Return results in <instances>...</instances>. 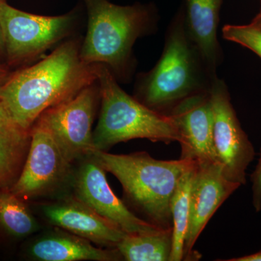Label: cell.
<instances>
[{"instance_id": "6da1fadb", "label": "cell", "mask_w": 261, "mask_h": 261, "mask_svg": "<svg viewBox=\"0 0 261 261\" xmlns=\"http://www.w3.org/2000/svg\"><path fill=\"white\" fill-rule=\"evenodd\" d=\"M81 44L62 43L42 61L11 73L0 87V102L17 126L30 130L44 111L97 82L99 64L81 59Z\"/></svg>"}, {"instance_id": "7a4b0ae2", "label": "cell", "mask_w": 261, "mask_h": 261, "mask_svg": "<svg viewBox=\"0 0 261 261\" xmlns=\"http://www.w3.org/2000/svg\"><path fill=\"white\" fill-rule=\"evenodd\" d=\"M216 77L190 37L181 8L168 27L159 61L139 77L134 97L168 115L187 98L208 92Z\"/></svg>"}, {"instance_id": "3957f363", "label": "cell", "mask_w": 261, "mask_h": 261, "mask_svg": "<svg viewBox=\"0 0 261 261\" xmlns=\"http://www.w3.org/2000/svg\"><path fill=\"white\" fill-rule=\"evenodd\" d=\"M92 153L121 183L123 201L134 214L157 227L172 228L171 198L180 178L196 161H162L147 152L115 154L94 149Z\"/></svg>"}, {"instance_id": "277c9868", "label": "cell", "mask_w": 261, "mask_h": 261, "mask_svg": "<svg viewBox=\"0 0 261 261\" xmlns=\"http://www.w3.org/2000/svg\"><path fill=\"white\" fill-rule=\"evenodd\" d=\"M88 14L81 59L106 65L115 76L126 79L134 66L132 49L137 39L152 34L157 13L149 5L122 6L108 0H84Z\"/></svg>"}, {"instance_id": "5b68a950", "label": "cell", "mask_w": 261, "mask_h": 261, "mask_svg": "<svg viewBox=\"0 0 261 261\" xmlns=\"http://www.w3.org/2000/svg\"><path fill=\"white\" fill-rule=\"evenodd\" d=\"M97 75L101 109L93 132L94 149L108 152L118 143L135 139L181 143V135L172 116L156 112L126 93L106 65H98Z\"/></svg>"}, {"instance_id": "8992f818", "label": "cell", "mask_w": 261, "mask_h": 261, "mask_svg": "<svg viewBox=\"0 0 261 261\" xmlns=\"http://www.w3.org/2000/svg\"><path fill=\"white\" fill-rule=\"evenodd\" d=\"M31 136L23 171L10 190L28 202L70 193L75 163L67 159L50 132L38 120L31 128Z\"/></svg>"}, {"instance_id": "52a82bcc", "label": "cell", "mask_w": 261, "mask_h": 261, "mask_svg": "<svg viewBox=\"0 0 261 261\" xmlns=\"http://www.w3.org/2000/svg\"><path fill=\"white\" fill-rule=\"evenodd\" d=\"M74 22V13L44 16L16 9L7 1L2 3L5 64L15 68L32 62L69 35Z\"/></svg>"}, {"instance_id": "ba28073f", "label": "cell", "mask_w": 261, "mask_h": 261, "mask_svg": "<svg viewBox=\"0 0 261 261\" xmlns=\"http://www.w3.org/2000/svg\"><path fill=\"white\" fill-rule=\"evenodd\" d=\"M99 102L100 92L96 82L74 97L49 108L37 119L71 163L78 162L94 149L92 124Z\"/></svg>"}, {"instance_id": "9c48e42d", "label": "cell", "mask_w": 261, "mask_h": 261, "mask_svg": "<svg viewBox=\"0 0 261 261\" xmlns=\"http://www.w3.org/2000/svg\"><path fill=\"white\" fill-rule=\"evenodd\" d=\"M214 111V145L218 161L226 178L244 185L247 168L255 152L242 128L226 84L216 77L210 91Z\"/></svg>"}, {"instance_id": "30bf717a", "label": "cell", "mask_w": 261, "mask_h": 261, "mask_svg": "<svg viewBox=\"0 0 261 261\" xmlns=\"http://www.w3.org/2000/svg\"><path fill=\"white\" fill-rule=\"evenodd\" d=\"M76 163L71 193L77 198L127 233H149L161 229L134 214L117 197L108 184L107 171L93 153Z\"/></svg>"}, {"instance_id": "8fae6325", "label": "cell", "mask_w": 261, "mask_h": 261, "mask_svg": "<svg viewBox=\"0 0 261 261\" xmlns=\"http://www.w3.org/2000/svg\"><path fill=\"white\" fill-rule=\"evenodd\" d=\"M241 185L226 178L217 163L196 161L190 195V218L184 260H193V247L216 211Z\"/></svg>"}, {"instance_id": "7c38bea8", "label": "cell", "mask_w": 261, "mask_h": 261, "mask_svg": "<svg viewBox=\"0 0 261 261\" xmlns=\"http://www.w3.org/2000/svg\"><path fill=\"white\" fill-rule=\"evenodd\" d=\"M46 222L104 248H116L126 234L70 192L37 205Z\"/></svg>"}, {"instance_id": "4fadbf2b", "label": "cell", "mask_w": 261, "mask_h": 261, "mask_svg": "<svg viewBox=\"0 0 261 261\" xmlns=\"http://www.w3.org/2000/svg\"><path fill=\"white\" fill-rule=\"evenodd\" d=\"M170 116L181 137L180 159L219 163L214 145V111L210 93L197 94L177 105Z\"/></svg>"}, {"instance_id": "5bb4252c", "label": "cell", "mask_w": 261, "mask_h": 261, "mask_svg": "<svg viewBox=\"0 0 261 261\" xmlns=\"http://www.w3.org/2000/svg\"><path fill=\"white\" fill-rule=\"evenodd\" d=\"M21 255L34 261L123 260L117 248L98 247L58 227L27 240L22 246Z\"/></svg>"}, {"instance_id": "9a60e30c", "label": "cell", "mask_w": 261, "mask_h": 261, "mask_svg": "<svg viewBox=\"0 0 261 261\" xmlns=\"http://www.w3.org/2000/svg\"><path fill=\"white\" fill-rule=\"evenodd\" d=\"M222 1L185 0L184 10L189 34L215 73L222 61V50L217 35Z\"/></svg>"}, {"instance_id": "2e32d148", "label": "cell", "mask_w": 261, "mask_h": 261, "mask_svg": "<svg viewBox=\"0 0 261 261\" xmlns=\"http://www.w3.org/2000/svg\"><path fill=\"white\" fill-rule=\"evenodd\" d=\"M40 227L28 202L8 189L0 190V245L24 241Z\"/></svg>"}, {"instance_id": "e0dca14e", "label": "cell", "mask_w": 261, "mask_h": 261, "mask_svg": "<svg viewBox=\"0 0 261 261\" xmlns=\"http://www.w3.org/2000/svg\"><path fill=\"white\" fill-rule=\"evenodd\" d=\"M116 248L123 260L170 261L173 228H161L149 233H126Z\"/></svg>"}, {"instance_id": "ac0fdd59", "label": "cell", "mask_w": 261, "mask_h": 261, "mask_svg": "<svg viewBox=\"0 0 261 261\" xmlns=\"http://www.w3.org/2000/svg\"><path fill=\"white\" fill-rule=\"evenodd\" d=\"M31 130L18 126L0 132V190H10L18 181L30 148Z\"/></svg>"}, {"instance_id": "d6986e66", "label": "cell", "mask_w": 261, "mask_h": 261, "mask_svg": "<svg viewBox=\"0 0 261 261\" xmlns=\"http://www.w3.org/2000/svg\"><path fill=\"white\" fill-rule=\"evenodd\" d=\"M195 166V164L180 178L171 198L173 248L170 261L184 260V247L190 218V188Z\"/></svg>"}, {"instance_id": "ffe728a7", "label": "cell", "mask_w": 261, "mask_h": 261, "mask_svg": "<svg viewBox=\"0 0 261 261\" xmlns=\"http://www.w3.org/2000/svg\"><path fill=\"white\" fill-rule=\"evenodd\" d=\"M222 34L226 40L247 48L261 59V28L255 24L226 25Z\"/></svg>"}, {"instance_id": "44dd1931", "label": "cell", "mask_w": 261, "mask_h": 261, "mask_svg": "<svg viewBox=\"0 0 261 261\" xmlns=\"http://www.w3.org/2000/svg\"><path fill=\"white\" fill-rule=\"evenodd\" d=\"M252 182V205L257 213L261 211V147L258 161L250 176Z\"/></svg>"}, {"instance_id": "7402d4cb", "label": "cell", "mask_w": 261, "mask_h": 261, "mask_svg": "<svg viewBox=\"0 0 261 261\" xmlns=\"http://www.w3.org/2000/svg\"><path fill=\"white\" fill-rule=\"evenodd\" d=\"M17 126L10 118L3 103L0 102V132Z\"/></svg>"}, {"instance_id": "603a6c76", "label": "cell", "mask_w": 261, "mask_h": 261, "mask_svg": "<svg viewBox=\"0 0 261 261\" xmlns=\"http://www.w3.org/2000/svg\"><path fill=\"white\" fill-rule=\"evenodd\" d=\"M225 261H261V250L250 255L245 256L233 257V258L227 259V260H221Z\"/></svg>"}, {"instance_id": "cb8c5ba5", "label": "cell", "mask_w": 261, "mask_h": 261, "mask_svg": "<svg viewBox=\"0 0 261 261\" xmlns=\"http://www.w3.org/2000/svg\"><path fill=\"white\" fill-rule=\"evenodd\" d=\"M11 74L9 67L5 64H0V87L4 84Z\"/></svg>"}, {"instance_id": "d4e9b609", "label": "cell", "mask_w": 261, "mask_h": 261, "mask_svg": "<svg viewBox=\"0 0 261 261\" xmlns=\"http://www.w3.org/2000/svg\"><path fill=\"white\" fill-rule=\"evenodd\" d=\"M7 0H0V5ZM0 64H5V53L4 42H3V32H2L1 23H0ZM6 65V64H5Z\"/></svg>"}, {"instance_id": "484cf974", "label": "cell", "mask_w": 261, "mask_h": 261, "mask_svg": "<svg viewBox=\"0 0 261 261\" xmlns=\"http://www.w3.org/2000/svg\"><path fill=\"white\" fill-rule=\"evenodd\" d=\"M251 23L255 24L257 27L261 28V8L260 11H259V13H257L256 16H255L253 20H252Z\"/></svg>"}]
</instances>
